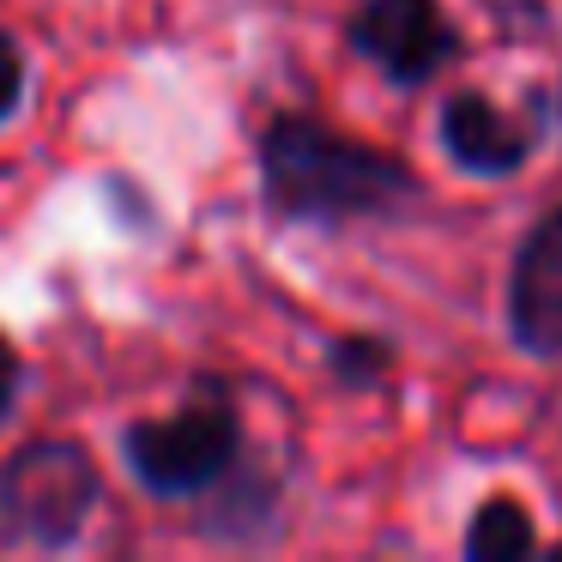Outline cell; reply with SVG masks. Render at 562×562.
I'll list each match as a JSON object with an SVG mask.
<instances>
[{
    "mask_svg": "<svg viewBox=\"0 0 562 562\" xmlns=\"http://www.w3.org/2000/svg\"><path fill=\"white\" fill-rule=\"evenodd\" d=\"M260 194L284 224H345L400 212L417 194V176L315 115H272L260 134Z\"/></svg>",
    "mask_w": 562,
    "mask_h": 562,
    "instance_id": "obj_1",
    "label": "cell"
},
{
    "mask_svg": "<svg viewBox=\"0 0 562 562\" xmlns=\"http://www.w3.org/2000/svg\"><path fill=\"white\" fill-rule=\"evenodd\" d=\"M236 453H243V424H236L224 381H194L182 412L139 417V424L122 429V460L134 472V484L164 502L218 490L236 472Z\"/></svg>",
    "mask_w": 562,
    "mask_h": 562,
    "instance_id": "obj_2",
    "label": "cell"
},
{
    "mask_svg": "<svg viewBox=\"0 0 562 562\" xmlns=\"http://www.w3.org/2000/svg\"><path fill=\"white\" fill-rule=\"evenodd\" d=\"M103 502L98 460L74 436H37L0 465V538L25 550H74Z\"/></svg>",
    "mask_w": 562,
    "mask_h": 562,
    "instance_id": "obj_3",
    "label": "cell"
},
{
    "mask_svg": "<svg viewBox=\"0 0 562 562\" xmlns=\"http://www.w3.org/2000/svg\"><path fill=\"white\" fill-rule=\"evenodd\" d=\"M351 43L393 86H424L460 55L441 0H363L351 19Z\"/></svg>",
    "mask_w": 562,
    "mask_h": 562,
    "instance_id": "obj_4",
    "label": "cell"
},
{
    "mask_svg": "<svg viewBox=\"0 0 562 562\" xmlns=\"http://www.w3.org/2000/svg\"><path fill=\"white\" fill-rule=\"evenodd\" d=\"M508 327L532 357H562V206L520 243L508 279Z\"/></svg>",
    "mask_w": 562,
    "mask_h": 562,
    "instance_id": "obj_5",
    "label": "cell"
},
{
    "mask_svg": "<svg viewBox=\"0 0 562 562\" xmlns=\"http://www.w3.org/2000/svg\"><path fill=\"white\" fill-rule=\"evenodd\" d=\"M441 139H448V158L472 176H514L532 151V127H520L514 115H502L490 98L460 91L441 110Z\"/></svg>",
    "mask_w": 562,
    "mask_h": 562,
    "instance_id": "obj_6",
    "label": "cell"
},
{
    "mask_svg": "<svg viewBox=\"0 0 562 562\" xmlns=\"http://www.w3.org/2000/svg\"><path fill=\"white\" fill-rule=\"evenodd\" d=\"M532 514L514 496H490L484 508L472 514V532H465V557L472 562H520L532 557Z\"/></svg>",
    "mask_w": 562,
    "mask_h": 562,
    "instance_id": "obj_7",
    "label": "cell"
},
{
    "mask_svg": "<svg viewBox=\"0 0 562 562\" xmlns=\"http://www.w3.org/2000/svg\"><path fill=\"white\" fill-rule=\"evenodd\" d=\"M25 79H31V61L25 49H19L13 31H0V127L19 115V103H25Z\"/></svg>",
    "mask_w": 562,
    "mask_h": 562,
    "instance_id": "obj_8",
    "label": "cell"
},
{
    "mask_svg": "<svg viewBox=\"0 0 562 562\" xmlns=\"http://www.w3.org/2000/svg\"><path fill=\"white\" fill-rule=\"evenodd\" d=\"M381 369H387V351L369 339H339L333 345V375L351 381V387H363V381H381Z\"/></svg>",
    "mask_w": 562,
    "mask_h": 562,
    "instance_id": "obj_9",
    "label": "cell"
},
{
    "mask_svg": "<svg viewBox=\"0 0 562 562\" xmlns=\"http://www.w3.org/2000/svg\"><path fill=\"white\" fill-rule=\"evenodd\" d=\"M19 381H25L19 351H13V339L0 333V424H7V412H13V400H19Z\"/></svg>",
    "mask_w": 562,
    "mask_h": 562,
    "instance_id": "obj_10",
    "label": "cell"
}]
</instances>
